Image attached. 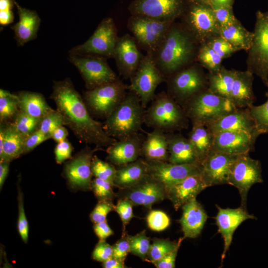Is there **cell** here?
<instances>
[{"label": "cell", "mask_w": 268, "mask_h": 268, "mask_svg": "<svg viewBox=\"0 0 268 268\" xmlns=\"http://www.w3.org/2000/svg\"><path fill=\"white\" fill-rule=\"evenodd\" d=\"M51 98L67 126L81 142L94 145L98 150L112 144L117 139L109 135L103 124L90 115L84 100L69 78L54 82Z\"/></svg>", "instance_id": "1"}, {"label": "cell", "mask_w": 268, "mask_h": 268, "mask_svg": "<svg viewBox=\"0 0 268 268\" xmlns=\"http://www.w3.org/2000/svg\"><path fill=\"white\" fill-rule=\"evenodd\" d=\"M199 46L182 23L174 22L152 54L157 67L166 79L196 61Z\"/></svg>", "instance_id": "2"}, {"label": "cell", "mask_w": 268, "mask_h": 268, "mask_svg": "<svg viewBox=\"0 0 268 268\" xmlns=\"http://www.w3.org/2000/svg\"><path fill=\"white\" fill-rule=\"evenodd\" d=\"M136 94L130 91L103 123L107 134L120 139L138 133L144 123L145 111Z\"/></svg>", "instance_id": "3"}, {"label": "cell", "mask_w": 268, "mask_h": 268, "mask_svg": "<svg viewBox=\"0 0 268 268\" xmlns=\"http://www.w3.org/2000/svg\"><path fill=\"white\" fill-rule=\"evenodd\" d=\"M188 122L182 107L164 92L155 96L144 113V123L165 133L187 129Z\"/></svg>", "instance_id": "4"}, {"label": "cell", "mask_w": 268, "mask_h": 268, "mask_svg": "<svg viewBox=\"0 0 268 268\" xmlns=\"http://www.w3.org/2000/svg\"><path fill=\"white\" fill-rule=\"evenodd\" d=\"M192 124L206 125L237 109L232 101L208 88L195 95L182 106Z\"/></svg>", "instance_id": "5"}, {"label": "cell", "mask_w": 268, "mask_h": 268, "mask_svg": "<svg viewBox=\"0 0 268 268\" xmlns=\"http://www.w3.org/2000/svg\"><path fill=\"white\" fill-rule=\"evenodd\" d=\"M252 44L248 51L247 70L260 77L268 88V10H258Z\"/></svg>", "instance_id": "6"}, {"label": "cell", "mask_w": 268, "mask_h": 268, "mask_svg": "<svg viewBox=\"0 0 268 268\" xmlns=\"http://www.w3.org/2000/svg\"><path fill=\"white\" fill-rule=\"evenodd\" d=\"M201 67L192 64L166 78L167 93L181 106L208 88L207 74Z\"/></svg>", "instance_id": "7"}, {"label": "cell", "mask_w": 268, "mask_h": 268, "mask_svg": "<svg viewBox=\"0 0 268 268\" xmlns=\"http://www.w3.org/2000/svg\"><path fill=\"white\" fill-rule=\"evenodd\" d=\"M128 86L119 78L84 93V101L89 110L95 116L106 119L126 96Z\"/></svg>", "instance_id": "8"}, {"label": "cell", "mask_w": 268, "mask_h": 268, "mask_svg": "<svg viewBox=\"0 0 268 268\" xmlns=\"http://www.w3.org/2000/svg\"><path fill=\"white\" fill-rule=\"evenodd\" d=\"M118 37L114 20L111 17L105 18L89 39L83 44L72 48L69 51V55L113 58Z\"/></svg>", "instance_id": "9"}, {"label": "cell", "mask_w": 268, "mask_h": 268, "mask_svg": "<svg viewBox=\"0 0 268 268\" xmlns=\"http://www.w3.org/2000/svg\"><path fill=\"white\" fill-rule=\"evenodd\" d=\"M130 80L128 90L137 95L142 107L145 108L155 97L158 86L166 79L157 67L152 53H146Z\"/></svg>", "instance_id": "10"}, {"label": "cell", "mask_w": 268, "mask_h": 268, "mask_svg": "<svg viewBox=\"0 0 268 268\" xmlns=\"http://www.w3.org/2000/svg\"><path fill=\"white\" fill-rule=\"evenodd\" d=\"M174 22L132 15L127 27L138 46L146 53H153Z\"/></svg>", "instance_id": "11"}, {"label": "cell", "mask_w": 268, "mask_h": 268, "mask_svg": "<svg viewBox=\"0 0 268 268\" xmlns=\"http://www.w3.org/2000/svg\"><path fill=\"white\" fill-rule=\"evenodd\" d=\"M191 2L181 23L201 44L219 35V26L211 6L206 3Z\"/></svg>", "instance_id": "12"}, {"label": "cell", "mask_w": 268, "mask_h": 268, "mask_svg": "<svg viewBox=\"0 0 268 268\" xmlns=\"http://www.w3.org/2000/svg\"><path fill=\"white\" fill-rule=\"evenodd\" d=\"M106 59L94 56L69 55V62L80 72L87 90L92 89L118 78L108 64Z\"/></svg>", "instance_id": "13"}, {"label": "cell", "mask_w": 268, "mask_h": 268, "mask_svg": "<svg viewBox=\"0 0 268 268\" xmlns=\"http://www.w3.org/2000/svg\"><path fill=\"white\" fill-rule=\"evenodd\" d=\"M263 182L260 162L249 154L238 155L231 170L228 184L236 187L241 197V206L247 209L248 193L255 184Z\"/></svg>", "instance_id": "14"}, {"label": "cell", "mask_w": 268, "mask_h": 268, "mask_svg": "<svg viewBox=\"0 0 268 268\" xmlns=\"http://www.w3.org/2000/svg\"><path fill=\"white\" fill-rule=\"evenodd\" d=\"M132 15L175 21L184 12L182 0H135L130 6Z\"/></svg>", "instance_id": "15"}, {"label": "cell", "mask_w": 268, "mask_h": 268, "mask_svg": "<svg viewBox=\"0 0 268 268\" xmlns=\"http://www.w3.org/2000/svg\"><path fill=\"white\" fill-rule=\"evenodd\" d=\"M238 155L210 152L201 164V175L207 187L228 184L232 167Z\"/></svg>", "instance_id": "16"}, {"label": "cell", "mask_w": 268, "mask_h": 268, "mask_svg": "<svg viewBox=\"0 0 268 268\" xmlns=\"http://www.w3.org/2000/svg\"><path fill=\"white\" fill-rule=\"evenodd\" d=\"M148 175L165 187L180 182L186 178L201 173V165L174 164L168 161H147Z\"/></svg>", "instance_id": "17"}, {"label": "cell", "mask_w": 268, "mask_h": 268, "mask_svg": "<svg viewBox=\"0 0 268 268\" xmlns=\"http://www.w3.org/2000/svg\"><path fill=\"white\" fill-rule=\"evenodd\" d=\"M138 47L134 37L129 34L118 37L113 58L120 74L125 79L133 76L143 57Z\"/></svg>", "instance_id": "18"}, {"label": "cell", "mask_w": 268, "mask_h": 268, "mask_svg": "<svg viewBox=\"0 0 268 268\" xmlns=\"http://www.w3.org/2000/svg\"><path fill=\"white\" fill-rule=\"evenodd\" d=\"M259 136L244 132H223L214 134L210 152L234 155L249 154L254 149Z\"/></svg>", "instance_id": "19"}, {"label": "cell", "mask_w": 268, "mask_h": 268, "mask_svg": "<svg viewBox=\"0 0 268 268\" xmlns=\"http://www.w3.org/2000/svg\"><path fill=\"white\" fill-rule=\"evenodd\" d=\"M218 210L215 217V224L218 232L223 238L224 248L221 254V263L231 244L233 236L236 229L244 221L248 219H256L252 214H250L247 209L240 206L237 208H222L216 205Z\"/></svg>", "instance_id": "20"}, {"label": "cell", "mask_w": 268, "mask_h": 268, "mask_svg": "<svg viewBox=\"0 0 268 268\" xmlns=\"http://www.w3.org/2000/svg\"><path fill=\"white\" fill-rule=\"evenodd\" d=\"M95 150L98 149L85 148L66 164V176L73 187L82 189L91 187L93 175L91 162Z\"/></svg>", "instance_id": "21"}, {"label": "cell", "mask_w": 268, "mask_h": 268, "mask_svg": "<svg viewBox=\"0 0 268 268\" xmlns=\"http://www.w3.org/2000/svg\"><path fill=\"white\" fill-rule=\"evenodd\" d=\"M205 126L213 135L228 131L244 132L260 135L249 108H237Z\"/></svg>", "instance_id": "22"}, {"label": "cell", "mask_w": 268, "mask_h": 268, "mask_svg": "<svg viewBox=\"0 0 268 268\" xmlns=\"http://www.w3.org/2000/svg\"><path fill=\"white\" fill-rule=\"evenodd\" d=\"M125 190L123 199L129 200L133 205H143L148 208L154 203L167 198L164 185L149 176Z\"/></svg>", "instance_id": "23"}, {"label": "cell", "mask_w": 268, "mask_h": 268, "mask_svg": "<svg viewBox=\"0 0 268 268\" xmlns=\"http://www.w3.org/2000/svg\"><path fill=\"white\" fill-rule=\"evenodd\" d=\"M143 141L138 133L117 139L107 147L108 160L111 163L118 166L136 161L141 155Z\"/></svg>", "instance_id": "24"}, {"label": "cell", "mask_w": 268, "mask_h": 268, "mask_svg": "<svg viewBox=\"0 0 268 268\" xmlns=\"http://www.w3.org/2000/svg\"><path fill=\"white\" fill-rule=\"evenodd\" d=\"M207 188L201 174L189 176L180 182L165 187L167 198L172 202L176 210L196 199Z\"/></svg>", "instance_id": "25"}, {"label": "cell", "mask_w": 268, "mask_h": 268, "mask_svg": "<svg viewBox=\"0 0 268 268\" xmlns=\"http://www.w3.org/2000/svg\"><path fill=\"white\" fill-rule=\"evenodd\" d=\"M180 222L184 239L198 237L204 227L208 216L201 204L195 199L182 206Z\"/></svg>", "instance_id": "26"}, {"label": "cell", "mask_w": 268, "mask_h": 268, "mask_svg": "<svg viewBox=\"0 0 268 268\" xmlns=\"http://www.w3.org/2000/svg\"><path fill=\"white\" fill-rule=\"evenodd\" d=\"M19 21L11 27L14 33V38L18 46L35 39L40 26L41 19L36 11L20 6L15 1Z\"/></svg>", "instance_id": "27"}, {"label": "cell", "mask_w": 268, "mask_h": 268, "mask_svg": "<svg viewBox=\"0 0 268 268\" xmlns=\"http://www.w3.org/2000/svg\"><path fill=\"white\" fill-rule=\"evenodd\" d=\"M166 134L169 153L168 162L174 164L201 165L198 154L188 138L181 134Z\"/></svg>", "instance_id": "28"}, {"label": "cell", "mask_w": 268, "mask_h": 268, "mask_svg": "<svg viewBox=\"0 0 268 268\" xmlns=\"http://www.w3.org/2000/svg\"><path fill=\"white\" fill-rule=\"evenodd\" d=\"M254 74L246 70H238L231 91L230 100L237 108L253 105L255 96L253 90Z\"/></svg>", "instance_id": "29"}, {"label": "cell", "mask_w": 268, "mask_h": 268, "mask_svg": "<svg viewBox=\"0 0 268 268\" xmlns=\"http://www.w3.org/2000/svg\"><path fill=\"white\" fill-rule=\"evenodd\" d=\"M148 176L146 160L138 159L134 162L119 166L116 170L114 185L125 190L137 184Z\"/></svg>", "instance_id": "30"}, {"label": "cell", "mask_w": 268, "mask_h": 268, "mask_svg": "<svg viewBox=\"0 0 268 268\" xmlns=\"http://www.w3.org/2000/svg\"><path fill=\"white\" fill-rule=\"evenodd\" d=\"M141 155L147 161H168L167 134L157 130L148 133L142 142Z\"/></svg>", "instance_id": "31"}, {"label": "cell", "mask_w": 268, "mask_h": 268, "mask_svg": "<svg viewBox=\"0 0 268 268\" xmlns=\"http://www.w3.org/2000/svg\"><path fill=\"white\" fill-rule=\"evenodd\" d=\"M17 95L20 110L34 118L41 120L53 110L40 93L22 91Z\"/></svg>", "instance_id": "32"}, {"label": "cell", "mask_w": 268, "mask_h": 268, "mask_svg": "<svg viewBox=\"0 0 268 268\" xmlns=\"http://www.w3.org/2000/svg\"><path fill=\"white\" fill-rule=\"evenodd\" d=\"M219 35L227 40L237 51L248 52L251 47L253 33L246 29L237 20L226 27H220Z\"/></svg>", "instance_id": "33"}, {"label": "cell", "mask_w": 268, "mask_h": 268, "mask_svg": "<svg viewBox=\"0 0 268 268\" xmlns=\"http://www.w3.org/2000/svg\"><path fill=\"white\" fill-rule=\"evenodd\" d=\"M237 70L228 69L224 67L218 71L207 74L208 89L218 96L230 99L231 91Z\"/></svg>", "instance_id": "34"}, {"label": "cell", "mask_w": 268, "mask_h": 268, "mask_svg": "<svg viewBox=\"0 0 268 268\" xmlns=\"http://www.w3.org/2000/svg\"><path fill=\"white\" fill-rule=\"evenodd\" d=\"M24 138L10 124L4 127L3 143L0 149V162H10L23 154Z\"/></svg>", "instance_id": "35"}, {"label": "cell", "mask_w": 268, "mask_h": 268, "mask_svg": "<svg viewBox=\"0 0 268 268\" xmlns=\"http://www.w3.org/2000/svg\"><path fill=\"white\" fill-rule=\"evenodd\" d=\"M214 135L205 125L194 124L188 138L195 148L201 163L211 150Z\"/></svg>", "instance_id": "36"}, {"label": "cell", "mask_w": 268, "mask_h": 268, "mask_svg": "<svg viewBox=\"0 0 268 268\" xmlns=\"http://www.w3.org/2000/svg\"><path fill=\"white\" fill-rule=\"evenodd\" d=\"M222 59L205 43L200 44L196 61L209 72H215L221 68Z\"/></svg>", "instance_id": "37"}, {"label": "cell", "mask_w": 268, "mask_h": 268, "mask_svg": "<svg viewBox=\"0 0 268 268\" xmlns=\"http://www.w3.org/2000/svg\"><path fill=\"white\" fill-rule=\"evenodd\" d=\"M19 99L18 95L7 90L0 89V124L10 119L18 113Z\"/></svg>", "instance_id": "38"}, {"label": "cell", "mask_w": 268, "mask_h": 268, "mask_svg": "<svg viewBox=\"0 0 268 268\" xmlns=\"http://www.w3.org/2000/svg\"><path fill=\"white\" fill-rule=\"evenodd\" d=\"M183 239L184 238H180L177 243L167 239H154L145 261L152 264L158 261L166 254L180 246Z\"/></svg>", "instance_id": "39"}, {"label": "cell", "mask_w": 268, "mask_h": 268, "mask_svg": "<svg viewBox=\"0 0 268 268\" xmlns=\"http://www.w3.org/2000/svg\"><path fill=\"white\" fill-rule=\"evenodd\" d=\"M41 119L34 118L23 112L18 111L10 125L20 134L26 137L38 130Z\"/></svg>", "instance_id": "40"}, {"label": "cell", "mask_w": 268, "mask_h": 268, "mask_svg": "<svg viewBox=\"0 0 268 268\" xmlns=\"http://www.w3.org/2000/svg\"><path fill=\"white\" fill-rule=\"evenodd\" d=\"M130 245V252L145 261L150 248V242L145 231L140 232L135 235H128Z\"/></svg>", "instance_id": "41"}, {"label": "cell", "mask_w": 268, "mask_h": 268, "mask_svg": "<svg viewBox=\"0 0 268 268\" xmlns=\"http://www.w3.org/2000/svg\"><path fill=\"white\" fill-rule=\"evenodd\" d=\"M91 169L95 177L108 181L114 186V181L117 170L114 165L103 161L94 155L92 159Z\"/></svg>", "instance_id": "42"}, {"label": "cell", "mask_w": 268, "mask_h": 268, "mask_svg": "<svg viewBox=\"0 0 268 268\" xmlns=\"http://www.w3.org/2000/svg\"><path fill=\"white\" fill-rule=\"evenodd\" d=\"M266 95L268 99L264 103L259 106L253 105L249 108L260 134H268V93Z\"/></svg>", "instance_id": "43"}, {"label": "cell", "mask_w": 268, "mask_h": 268, "mask_svg": "<svg viewBox=\"0 0 268 268\" xmlns=\"http://www.w3.org/2000/svg\"><path fill=\"white\" fill-rule=\"evenodd\" d=\"M61 126H65L64 118L57 110L53 109L41 119L38 129L51 137L54 130Z\"/></svg>", "instance_id": "44"}, {"label": "cell", "mask_w": 268, "mask_h": 268, "mask_svg": "<svg viewBox=\"0 0 268 268\" xmlns=\"http://www.w3.org/2000/svg\"><path fill=\"white\" fill-rule=\"evenodd\" d=\"M222 59L228 58L237 51L219 35L213 36L206 42Z\"/></svg>", "instance_id": "45"}, {"label": "cell", "mask_w": 268, "mask_h": 268, "mask_svg": "<svg viewBox=\"0 0 268 268\" xmlns=\"http://www.w3.org/2000/svg\"><path fill=\"white\" fill-rule=\"evenodd\" d=\"M148 227L154 231H161L170 224L168 216L163 211L153 210L149 212L146 218Z\"/></svg>", "instance_id": "46"}, {"label": "cell", "mask_w": 268, "mask_h": 268, "mask_svg": "<svg viewBox=\"0 0 268 268\" xmlns=\"http://www.w3.org/2000/svg\"><path fill=\"white\" fill-rule=\"evenodd\" d=\"M113 186L114 185L110 182L96 177L92 181L91 185L94 193L100 200H110L113 197Z\"/></svg>", "instance_id": "47"}, {"label": "cell", "mask_w": 268, "mask_h": 268, "mask_svg": "<svg viewBox=\"0 0 268 268\" xmlns=\"http://www.w3.org/2000/svg\"><path fill=\"white\" fill-rule=\"evenodd\" d=\"M115 207L110 200H100L90 214L91 220L94 223L106 221L108 214L115 210Z\"/></svg>", "instance_id": "48"}, {"label": "cell", "mask_w": 268, "mask_h": 268, "mask_svg": "<svg viewBox=\"0 0 268 268\" xmlns=\"http://www.w3.org/2000/svg\"><path fill=\"white\" fill-rule=\"evenodd\" d=\"M212 8L219 28L230 25L238 20L233 13L232 7H214Z\"/></svg>", "instance_id": "49"}, {"label": "cell", "mask_w": 268, "mask_h": 268, "mask_svg": "<svg viewBox=\"0 0 268 268\" xmlns=\"http://www.w3.org/2000/svg\"><path fill=\"white\" fill-rule=\"evenodd\" d=\"M18 217L17 228L22 240L24 243H26L28 239L29 227L24 208L23 195L20 191L18 192Z\"/></svg>", "instance_id": "50"}, {"label": "cell", "mask_w": 268, "mask_h": 268, "mask_svg": "<svg viewBox=\"0 0 268 268\" xmlns=\"http://www.w3.org/2000/svg\"><path fill=\"white\" fill-rule=\"evenodd\" d=\"M132 202L127 199L119 200L115 207V210L119 215L124 227L134 217Z\"/></svg>", "instance_id": "51"}, {"label": "cell", "mask_w": 268, "mask_h": 268, "mask_svg": "<svg viewBox=\"0 0 268 268\" xmlns=\"http://www.w3.org/2000/svg\"><path fill=\"white\" fill-rule=\"evenodd\" d=\"M51 137L38 129L24 138L23 153L29 152Z\"/></svg>", "instance_id": "52"}, {"label": "cell", "mask_w": 268, "mask_h": 268, "mask_svg": "<svg viewBox=\"0 0 268 268\" xmlns=\"http://www.w3.org/2000/svg\"><path fill=\"white\" fill-rule=\"evenodd\" d=\"M112 254L113 246L105 240H100L93 251L92 258L103 263L111 258Z\"/></svg>", "instance_id": "53"}, {"label": "cell", "mask_w": 268, "mask_h": 268, "mask_svg": "<svg viewBox=\"0 0 268 268\" xmlns=\"http://www.w3.org/2000/svg\"><path fill=\"white\" fill-rule=\"evenodd\" d=\"M73 147L69 142L65 140L58 143L54 150L57 163L61 164L71 157Z\"/></svg>", "instance_id": "54"}, {"label": "cell", "mask_w": 268, "mask_h": 268, "mask_svg": "<svg viewBox=\"0 0 268 268\" xmlns=\"http://www.w3.org/2000/svg\"><path fill=\"white\" fill-rule=\"evenodd\" d=\"M129 252L130 245L127 235L125 234L113 246L112 257L125 261Z\"/></svg>", "instance_id": "55"}, {"label": "cell", "mask_w": 268, "mask_h": 268, "mask_svg": "<svg viewBox=\"0 0 268 268\" xmlns=\"http://www.w3.org/2000/svg\"><path fill=\"white\" fill-rule=\"evenodd\" d=\"M179 247H178L173 251L166 254L161 259L153 263V264L157 268H175V260L177 255Z\"/></svg>", "instance_id": "56"}, {"label": "cell", "mask_w": 268, "mask_h": 268, "mask_svg": "<svg viewBox=\"0 0 268 268\" xmlns=\"http://www.w3.org/2000/svg\"><path fill=\"white\" fill-rule=\"evenodd\" d=\"M93 229L100 240H105L114 233L106 221L95 223Z\"/></svg>", "instance_id": "57"}, {"label": "cell", "mask_w": 268, "mask_h": 268, "mask_svg": "<svg viewBox=\"0 0 268 268\" xmlns=\"http://www.w3.org/2000/svg\"><path fill=\"white\" fill-rule=\"evenodd\" d=\"M67 135V129L64 126H61L54 130L51 135V137L57 143H59L66 140Z\"/></svg>", "instance_id": "58"}, {"label": "cell", "mask_w": 268, "mask_h": 268, "mask_svg": "<svg viewBox=\"0 0 268 268\" xmlns=\"http://www.w3.org/2000/svg\"><path fill=\"white\" fill-rule=\"evenodd\" d=\"M102 267L104 268H124V261L111 257L103 262Z\"/></svg>", "instance_id": "59"}, {"label": "cell", "mask_w": 268, "mask_h": 268, "mask_svg": "<svg viewBox=\"0 0 268 268\" xmlns=\"http://www.w3.org/2000/svg\"><path fill=\"white\" fill-rule=\"evenodd\" d=\"M14 15L11 10L0 11V24L5 25L13 22Z\"/></svg>", "instance_id": "60"}, {"label": "cell", "mask_w": 268, "mask_h": 268, "mask_svg": "<svg viewBox=\"0 0 268 268\" xmlns=\"http://www.w3.org/2000/svg\"><path fill=\"white\" fill-rule=\"evenodd\" d=\"M10 162H0V188L3 186V183L7 176L9 171V165Z\"/></svg>", "instance_id": "61"}, {"label": "cell", "mask_w": 268, "mask_h": 268, "mask_svg": "<svg viewBox=\"0 0 268 268\" xmlns=\"http://www.w3.org/2000/svg\"><path fill=\"white\" fill-rule=\"evenodd\" d=\"M234 0H209L211 7H232Z\"/></svg>", "instance_id": "62"}, {"label": "cell", "mask_w": 268, "mask_h": 268, "mask_svg": "<svg viewBox=\"0 0 268 268\" xmlns=\"http://www.w3.org/2000/svg\"><path fill=\"white\" fill-rule=\"evenodd\" d=\"M15 2V0H0V11L11 10Z\"/></svg>", "instance_id": "63"}, {"label": "cell", "mask_w": 268, "mask_h": 268, "mask_svg": "<svg viewBox=\"0 0 268 268\" xmlns=\"http://www.w3.org/2000/svg\"><path fill=\"white\" fill-rule=\"evenodd\" d=\"M190 1L191 2L203 3L209 4V0H190Z\"/></svg>", "instance_id": "64"}]
</instances>
